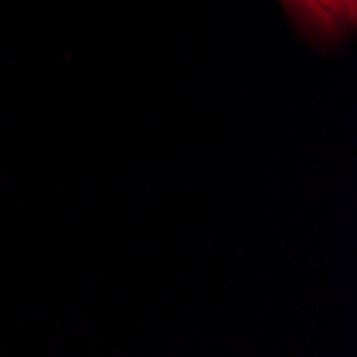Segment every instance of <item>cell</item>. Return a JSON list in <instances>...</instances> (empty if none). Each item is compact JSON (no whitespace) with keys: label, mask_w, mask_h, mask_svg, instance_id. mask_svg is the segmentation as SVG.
Returning a JSON list of instances; mask_svg holds the SVG:
<instances>
[{"label":"cell","mask_w":357,"mask_h":357,"mask_svg":"<svg viewBox=\"0 0 357 357\" xmlns=\"http://www.w3.org/2000/svg\"><path fill=\"white\" fill-rule=\"evenodd\" d=\"M280 3L291 17L310 30L323 32V35H332L336 30V22L317 5V0H280Z\"/></svg>","instance_id":"cell-1"},{"label":"cell","mask_w":357,"mask_h":357,"mask_svg":"<svg viewBox=\"0 0 357 357\" xmlns=\"http://www.w3.org/2000/svg\"><path fill=\"white\" fill-rule=\"evenodd\" d=\"M317 5L332 15L334 22L353 26L357 20V0H317Z\"/></svg>","instance_id":"cell-2"}]
</instances>
